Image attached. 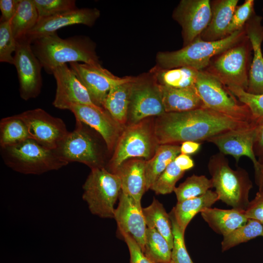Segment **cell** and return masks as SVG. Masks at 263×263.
Returning <instances> with one entry per match:
<instances>
[{
	"instance_id": "6da1fadb",
	"label": "cell",
	"mask_w": 263,
	"mask_h": 263,
	"mask_svg": "<svg viewBox=\"0 0 263 263\" xmlns=\"http://www.w3.org/2000/svg\"><path fill=\"white\" fill-rule=\"evenodd\" d=\"M260 123L237 119L205 107L183 112L165 113L158 116L153 129L159 145L201 142L224 132Z\"/></svg>"
},
{
	"instance_id": "7a4b0ae2",
	"label": "cell",
	"mask_w": 263,
	"mask_h": 263,
	"mask_svg": "<svg viewBox=\"0 0 263 263\" xmlns=\"http://www.w3.org/2000/svg\"><path fill=\"white\" fill-rule=\"evenodd\" d=\"M31 46L48 74H52L56 68L67 62L100 64L95 43L86 36H76L63 39L56 33L35 40Z\"/></svg>"
},
{
	"instance_id": "3957f363",
	"label": "cell",
	"mask_w": 263,
	"mask_h": 263,
	"mask_svg": "<svg viewBox=\"0 0 263 263\" xmlns=\"http://www.w3.org/2000/svg\"><path fill=\"white\" fill-rule=\"evenodd\" d=\"M246 36L244 27L216 41H205L199 36L179 50L158 52L155 66L165 69L189 67L203 71L208 66L213 57L242 41Z\"/></svg>"
},
{
	"instance_id": "277c9868",
	"label": "cell",
	"mask_w": 263,
	"mask_h": 263,
	"mask_svg": "<svg viewBox=\"0 0 263 263\" xmlns=\"http://www.w3.org/2000/svg\"><path fill=\"white\" fill-rule=\"evenodd\" d=\"M207 168L219 200L233 208L245 210L253 187L246 170L240 167L232 169L225 155L220 152L210 157Z\"/></svg>"
},
{
	"instance_id": "5b68a950",
	"label": "cell",
	"mask_w": 263,
	"mask_h": 263,
	"mask_svg": "<svg viewBox=\"0 0 263 263\" xmlns=\"http://www.w3.org/2000/svg\"><path fill=\"white\" fill-rule=\"evenodd\" d=\"M0 152L7 167L24 174H41L58 170L69 164L54 150L47 148L31 138L0 148Z\"/></svg>"
},
{
	"instance_id": "8992f818",
	"label": "cell",
	"mask_w": 263,
	"mask_h": 263,
	"mask_svg": "<svg viewBox=\"0 0 263 263\" xmlns=\"http://www.w3.org/2000/svg\"><path fill=\"white\" fill-rule=\"evenodd\" d=\"M247 36V35H246ZM252 48L247 36L216 55L204 70L225 86L247 90L252 61Z\"/></svg>"
},
{
	"instance_id": "52a82bcc",
	"label": "cell",
	"mask_w": 263,
	"mask_h": 263,
	"mask_svg": "<svg viewBox=\"0 0 263 263\" xmlns=\"http://www.w3.org/2000/svg\"><path fill=\"white\" fill-rule=\"evenodd\" d=\"M159 144L151 124L147 119L126 126L114 149L108 164V171L114 173L125 162L132 159H150Z\"/></svg>"
},
{
	"instance_id": "ba28073f",
	"label": "cell",
	"mask_w": 263,
	"mask_h": 263,
	"mask_svg": "<svg viewBox=\"0 0 263 263\" xmlns=\"http://www.w3.org/2000/svg\"><path fill=\"white\" fill-rule=\"evenodd\" d=\"M82 188V199L93 214L102 218H114V206L121 189L117 174L105 167L93 168Z\"/></svg>"
},
{
	"instance_id": "9c48e42d",
	"label": "cell",
	"mask_w": 263,
	"mask_h": 263,
	"mask_svg": "<svg viewBox=\"0 0 263 263\" xmlns=\"http://www.w3.org/2000/svg\"><path fill=\"white\" fill-rule=\"evenodd\" d=\"M194 87L205 107L237 119L258 121L253 118L247 105L239 101L225 85L206 71H199Z\"/></svg>"
},
{
	"instance_id": "30bf717a",
	"label": "cell",
	"mask_w": 263,
	"mask_h": 263,
	"mask_svg": "<svg viewBox=\"0 0 263 263\" xmlns=\"http://www.w3.org/2000/svg\"><path fill=\"white\" fill-rule=\"evenodd\" d=\"M87 125L75 119V127L54 150L62 159L69 162H77L91 168L105 167L101 148Z\"/></svg>"
},
{
	"instance_id": "8fae6325",
	"label": "cell",
	"mask_w": 263,
	"mask_h": 263,
	"mask_svg": "<svg viewBox=\"0 0 263 263\" xmlns=\"http://www.w3.org/2000/svg\"><path fill=\"white\" fill-rule=\"evenodd\" d=\"M165 113L160 86L152 75L149 72L135 77L131 94L129 124L138 123L150 116L158 117Z\"/></svg>"
},
{
	"instance_id": "7c38bea8",
	"label": "cell",
	"mask_w": 263,
	"mask_h": 263,
	"mask_svg": "<svg viewBox=\"0 0 263 263\" xmlns=\"http://www.w3.org/2000/svg\"><path fill=\"white\" fill-rule=\"evenodd\" d=\"M16 41L14 65L17 70L20 97L28 100L36 98L40 93L43 67L33 51L31 43L25 36Z\"/></svg>"
},
{
	"instance_id": "4fadbf2b",
	"label": "cell",
	"mask_w": 263,
	"mask_h": 263,
	"mask_svg": "<svg viewBox=\"0 0 263 263\" xmlns=\"http://www.w3.org/2000/svg\"><path fill=\"white\" fill-rule=\"evenodd\" d=\"M69 64L70 68L88 91L93 102L101 108L113 87L131 81L134 78L133 76H129L118 77L103 68L100 64L71 62Z\"/></svg>"
},
{
	"instance_id": "5bb4252c",
	"label": "cell",
	"mask_w": 263,
	"mask_h": 263,
	"mask_svg": "<svg viewBox=\"0 0 263 263\" xmlns=\"http://www.w3.org/2000/svg\"><path fill=\"white\" fill-rule=\"evenodd\" d=\"M18 115L25 123L30 138L47 148L55 150L69 132L61 118L41 108L28 110Z\"/></svg>"
},
{
	"instance_id": "9a60e30c",
	"label": "cell",
	"mask_w": 263,
	"mask_h": 263,
	"mask_svg": "<svg viewBox=\"0 0 263 263\" xmlns=\"http://www.w3.org/2000/svg\"><path fill=\"white\" fill-rule=\"evenodd\" d=\"M209 0H181L173 10L172 17L182 28L183 46L201 33L208 25L211 18Z\"/></svg>"
},
{
	"instance_id": "2e32d148",
	"label": "cell",
	"mask_w": 263,
	"mask_h": 263,
	"mask_svg": "<svg viewBox=\"0 0 263 263\" xmlns=\"http://www.w3.org/2000/svg\"><path fill=\"white\" fill-rule=\"evenodd\" d=\"M52 74L56 84L55 97L53 102L55 108L69 110L71 106L74 104L101 108L93 102L86 88L67 64L56 68Z\"/></svg>"
},
{
	"instance_id": "e0dca14e",
	"label": "cell",
	"mask_w": 263,
	"mask_h": 263,
	"mask_svg": "<svg viewBox=\"0 0 263 263\" xmlns=\"http://www.w3.org/2000/svg\"><path fill=\"white\" fill-rule=\"evenodd\" d=\"M69 110L75 119L95 130L102 137L108 151L113 150L125 127L117 123L102 108L74 104Z\"/></svg>"
},
{
	"instance_id": "ac0fdd59",
	"label": "cell",
	"mask_w": 263,
	"mask_h": 263,
	"mask_svg": "<svg viewBox=\"0 0 263 263\" xmlns=\"http://www.w3.org/2000/svg\"><path fill=\"white\" fill-rule=\"evenodd\" d=\"M118 199V206L114 213L118 230L122 236L127 234L132 237L143 252L147 227L141 202H137L121 190Z\"/></svg>"
},
{
	"instance_id": "d6986e66",
	"label": "cell",
	"mask_w": 263,
	"mask_h": 263,
	"mask_svg": "<svg viewBox=\"0 0 263 263\" xmlns=\"http://www.w3.org/2000/svg\"><path fill=\"white\" fill-rule=\"evenodd\" d=\"M100 15L96 8H77L75 10L38 19L36 25L25 36L30 42L51 35L63 27L75 24L91 27Z\"/></svg>"
},
{
	"instance_id": "ffe728a7",
	"label": "cell",
	"mask_w": 263,
	"mask_h": 263,
	"mask_svg": "<svg viewBox=\"0 0 263 263\" xmlns=\"http://www.w3.org/2000/svg\"><path fill=\"white\" fill-rule=\"evenodd\" d=\"M261 123L248 128L221 133L210 138L207 142L216 146L220 152L233 156L237 163L241 157L246 156L255 166L258 161L253 151V145L257 129Z\"/></svg>"
},
{
	"instance_id": "44dd1931",
	"label": "cell",
	"mask_w": 263,
	"mask_h": 263,
	"mask_svg": "<svg viewBox=\"0 0 263 263\" xmlns=\"http://www.w3.org/2000/svg\"><path fill=\"white\" fill-rule=\"evenodd\" d=\"M262 17L253 13L244 26L246 34L252 48V61L246 92L253 94H263V42Z\"/></svg>"
},
{
	"instance_id": "7402d4cb",
	"label": "cell",
	"mask_w": 263,
	"mask_h": 263,
	"mask_svg": "<svg viewBox=\"0 0 263 263\" xmlns=\"http://www.w3.org/2000/svg\"><path fill=\"white\" fill-rule=\"evenodd\" d=\"M238 0H210V21L200 36L207 41H216L226 38V32L237 6Z\"/></svg>"
},
{
	"instance_id": "603a6c76",
	"label": "cell",
	"mask_w": 263,
	"mask_h": 263,
	"mask_svg": "<svg viewBox=\"0 0 263 263\" xmlns=\"http://www.w3.org/2000/svg\"><path fill=\"white\" fill-rule=\"evenodd\" d=\"M145 162L146 160L142 159H130L114 173L120 178L121 190L138 202H141L142 197L146 191Z\"/></svg>"
},
{
	"instance_id": "cb8c5ba5",
	"label": "cell",
	"mask_w": 263,
	"mask_h": 263,
	"mask_svg": "<svg viewBox=\"0 0 263 263\" xmlns=\"http://www.w3.org/2000/svg\"><path fill=\"white\" fill-rule=\"evenodd\" d=\"M201 216L209 226L216 233L223 236L248 221L244 210L235 208L223 209L208 207L200 212Z\"/></svg>"
},
{
	"instance_id": "d4e9b609",
	"label": "cell",
	"mask_w": 263,
	"mask_h": 263,
	"mask_svg": "<svg viewBox=\"0 0 263 263\" xmlns=\"http://www.w3.org/2000/svg\"><path fill=\"white\" fill-rule=\"evenodd\" d=\"M160 86L166 113L183 112L205 107L194 86L173 88Z\"/></svg>"
},
{
	"instance_id": "484cf974",
	"label": "cell",
	"mask_w": 263,
	"mask_h": 263,
	"mask_svg": "<svg viewBox=\"0 0 263 263\" xmlns=\"http://www.w3.org/2000/svg\"><path fill=\"white\" fill-rule=\"evenodd\" d=\"M133 80L113 87L108 93L103 108L120 125L125 127L128 122V112Z\"/></svg>"
},
{
	"instance_id": "4316f807",
	"label": "cell",
	"mask_w": 263,
	"mask_h": 263,
	"mask_svg": "<svg viewBox=\"0 0 263 263\" xmlns=\"http://www.w3.org/2000/svg\"><path fill=\"white\" fill-rule=\"evenodd\" d=\"M218 200L219 197L216 192L209 189L200 196L177 202L172 210L182 230L185 232L188 224L197 213L210 207Z\"/></svg>"
},
{
	"instance_id": "83f0119b",
	"label": "cell",
	"mask_w": 263,
	"mask_h": 263,
	"mask_svg": "<svg viewBox=\"0 0 263 263\" xmlns=\"http://www.w3.org/2000/svg\"><path fill=\"white\" fill-rule=\"evenodd\" d=\"M199 71L189 67L165 69L155 66L150 72L161 86L184 88L194 86Z\"/></svg>"
},
{
	"instance_id": "f1b7e54d",
	"label": "cell",
	"mask_w": 263,
	"mask_h": 263,
	"mask_svg": "<svg viewBox=\"0 0 263 263\" xmlns=\"http://www.w3.org/2000/svg\"><path fill=\"white\" fill-rule=\"evenodd\" d=\"M180 153L179 144L159 145L153 156L145 162L146 190Z\"/></svg>"
},
{
	"instance_id": "f546056e",
	"label": "cell",
	"mask_w": 263,
	"mask_h": 263,
	"mask_svg": "<svg viewBox=\"0 0 263 263\" xmlns=\"http://www.w3.org/2000/svg\"><path fill=\"white\" fill-rule=\"evenodd\" d=\"M147 227L156 229L167 240L171 249L173 246L171 222L163 205L155 198L147 207L142 208Z\"/></svg>"
},
{
	"instance_id": "4dcf8cb0",
	"label": "cell",
	"mask_w": 263,
	"mask_h": 263,
	"mask_svg": "<svg viewBox=\"0 0 263 263\" xmlns=\"http://www.w3.org/2000/svg\"><path fill=\"white\" fill-rule=\"evenodd\" d=\"M38 19V12L33 0H19L16 13L10 21L16 39L24 36L36 25Z\"/></svg>"
},
{
	"instance_id": "1f68e13d",
	"label": "cell",
	"mask_w": 263,
	"mask_h": 263,
	"mask_svg": "<svg viewBox=\"0 0 263 263\" xmlns=\"http://www.w3.org/2000/svg\"><path fill=\"white\" fill-rule=\"evenodd\" d=\"M31 138L27 127L18 114L3 118L0 122V148L13 146Z\"/></svg>"
},
{
	"instance_id": "d6a6232c",
	"label": "cell",
	"mask_w": 263,
	"mask_h": 263,
	"mask_svg": "<svg viewBox=\"0 0 263 263\" xmlns=\"http://www.w3.org/2000/svg\"><path fill=\"white\" fill-rule=\"evenodd\" d=\"M144 254L154 263H168L171 249L166 239L155 228L147 227Z\"/></svg>"
},
{
	"instance_id": "836d02e7",
	"label": "cell",
	"mask_w": 263,
	"mask_h": 263,
	"mask_svg": "<svg viewBox=\"0 0 263 263\" xmlns=\"http://www.w3.org/2000/svg\"><path fill=\"white\" fill-rule=\"evenodd\" d=\"M258 236H263V225L257 220L248 219L244 225L223 236L222 251H225Z\"/></svg>"
},
{
	"instance_id": "e575fe53",
	"label": "cell",
	"mask_w": 263,
	"mask_h": 263,
	"mask_svg": "<svg viewBox=\"0 0 263 263\" xmlns=\"http://www.w3.org/2000/svg\"><path fill=\"white\" fill-rule=\"evenodd\" d=\"M211 179L193 174L174 189L178 202L200 196L213 188Z\"/></svg>"
},
{
	"instance_id": "d590c367",
	"label": "cell",
	"mask_w": 263,
	"mask_h": 263,
	"mask_svg": "<svg viewBox=\"0 0 263 263\" xmlns=\"http://www.w3.org/2000/svg\"><path fill=\"white\" fill-rule=\"evenodd\" d=\"M185 171L180 169L174 161L171 162L150 187L156 194H167L174 191L176 182Z\"/></svg>"
},
{
	"instance_id": "8d00e7d4",
	"label": "cell",
	"mask_w": 263,
	"mask_h": 263,
	"mask_svg": "<svg viewBox=\"0 0 263 263\" xmlns=\"http://www.w3.org/2000/svg\"><path fill=\"white\" fill-rule=\"evenodd\" d=\"M171 222L173 238L171 250L173 263H193L188 254L184 241V234L178 225L172 210L169 213Z\"/></svg>"
},
{
	"instance_id": "74e56055",
	"label": "cell",
	"mask_w": 263,
	"mask_h": 263,
	"mask_svg": "<svg viewBox=\"0 0 263 263\" xmlns=\"http://www.w3.org/2000/svg\"><path fill=\"white\" fill-rule=\"evenodd\" d=\"M39 19L77 9L75 0H33Z\"/></svg>"
},
{
	"instance_id": "f35d334b",
	"label": "cell",
	"mask_w": 263,
	"mask_h": 263,
	"mask_svg": "<svg viewBox=\"0 0 263 263\" xmlns=\"http://www.w3.org/2000/svg\"><path fill=\"white\" fill-rule=\"evenodd\" d=\"M226 87L239 101L248 107L255 120L263 121V94H253L239 87Z\"/></svg>"
},
{
	"instance_id": "ab89813d",
	"label": "cell",
	"mask_w": 263,
	"mask_h": 263,
	"mask_svg": "<svg viewBox=\"0 0 263 263\" xmlns=\"http://www.w3.org/2000/svg\"><path fill=\"white\" fill-rule=\"evenodd\" d=\"M17 46L10 21L0 22V61L14 65V56Z\"/></svg>"
},
{
	"instance_id": "60d3db41",
	"label": "cell",
	"mask_w": 263,
	"mask_h": 263,
	"mask_svg": "<svg viewBox=\"0 0 263 263\" xmlns=\"http://www.w3.org/2000/svg\"><path fill=\"white\" fill-rule=\"evenodd\" d=\"M255 1L245 0L244 3L237 5L226 32V37L244 28V26L255 12Z\"/></svg>"
},
{
	"instance_id": "b9f144b4",
	"label": "cell",
	"mask_w": 263,
	"mask_h": 263,
	"mask_svg": "<svg viewBox=\"0 0 263 263\" xmlns=\"http://www.w3.org/2000/svg\"><path fill=\"white\" fill-rule=\"evenodd\" d=\"M248 219L257 220L263 225V192L258 191L255 198L249 202L244 210Z\"/></svg>"
},
{
	"instance_id": "7bdbcfd3",
	"label": "cell",
	"mask_w": 263,
	"mask_h": 263,
	"mask_svg": "<svg viewBox=\"0 0 263 263\" xmlns=\"http://www.w3.org/2000/svg\"><path fill=\"white\" fill-rule=\"evenodd\" d=\"M128 247L130 263H154L144 254L136 242L130 235H122Z\"/></svg>"
},
{
	"instance_id": "ee69618b",
	"label": "cell",
	"mask_w": 263,
	"mask_h": 263,
	"mask_svg": "<svg viewBox=\"0 0 263 263\" xmlns=\"http://www.w3.org/2000/svg\"><path fill=\"white\" fill-rule=\"evenodd\" d=\"M19 1V0H0V22L11 21L16 13Z\"/></svg>"
},
{
	"instance_id": "f6af8a7d",
	"label": "cell",
	"mask_w": 263,
	"mask_h": 263,
	"mask_svg": "<svg viewBox=\"0 0 263 263\" xmlns=\"http://www.w3.org/2000/svg\"><path fill=\"white\" fill-rule=\"evenodd\" d=\"M253 151L256 157L263 155V121L258 126L253 145Z\"/></svg>"
},
{
	"instance_id": "bcb514c9",
	"label": "cell",
	"mask_w": 263,
	"mask_h": 263,
	"mask_svg": "<svg viewBox=\"0 0 263 263\" xmlns=\"http://www.w3.org/2000/svg\"><path fill=\"white\" fill-rule=\"evenodd\" d=\"M174 161L176 165L184 171L191 169L194 166L193 160L187 154L180 153Z\"/></svg>"
},
{
	"instance_id": "7dc6e473",
	"label": "cell",
	"mask_w": 263,
	"mask_h": 263,
	"mask_svg": "<svg viewBox=\"0 0 263 263\" xmlns=\"http://www.w3.org/2000/svg\"><path fill=\"white\" fill-rule=\"evenodd\" d=\"M201 147L200 142L188 141L183 142L180 146V153L190 155L196 153Z\"/></svg>"
},
{
	"instance_id": "c3c4849f",
	"label": "cell",
	"mask_w": 263,
	"mask_h": 263,
	"mask_svg": "<svg viewBox=\"0 0 263 263\" xmlns=\"http://www.w3.org/2000/svg\"><path fill=\"white\" fill-rule=\"evenodd\" d=\"M255 171V181L259 191L263 192V168L258 163L253 166Z\"/></svg>"
},
{
	"instance_id": "681fc988",
	"label": "cell",
	"mask_w": 263,
	"mask_h": 263,
	"mask_svg": "<svg viewBox=\"0 0 263 263\" xmlns=\"http://www.w3.org/2000/svg\"><path fill=\"white\" fill-rule=\"evenodd\" d=\"M258 161L259 164L261 165V166L263 168V155L259 157L258 159Z\"/></svg>"
},
{
	"instance_id": "f907efd6",
	"label": "cell",
	"mask_w": 263,
	"mask_h": 263,
	"mask_svg": "<svg viewBox=\"0 0 263 263\" xmlns=\"http://www.w3.org/2000/svg\"><path fill=\"white\" fill-rule=\"evenodd\" d=\"M168 263H173V262L171 260V261L170 262Z\"/></svg>"
},
{
	"instance_id": "816d5d0a",
	"label": "cell",
	"mask_w": 263,
	"mask_h": 263,
	"mask_svg": "<svg viewBox=\"0 0 263 263\" xmlns=\"http://www.w3.org/2000/svg\"><path fill=\"white\" fill-rule=\"evenodd\" d=\"M262 10H263V9H262Z\"/></svg>"
}]
</instances>
